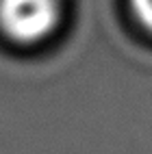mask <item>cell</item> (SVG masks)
Instances as JSON below:
<instances>
[{"label": "cell", "mask_w": 152, "mask_h": 154, "mask_svg": "<svg viewBox=\"0 0 152 154\" xmlns=\"http://www.w3.org/2000/svg\"><path fill=\"white\" fill-rule=\"evenodd\" d=\"M61 17V0H0V30L20 46L46 42L59 28Z\"/></svg>", "instance_id": "cell-1"}, {"label": "cell", "mask_w": 152, "mask_h": 154, "mask_svg": "<svg viewBox=\"0 0 152 154\" xmlns=\"http://www.w3.org/2000/svg\"><path fill=\"white\" fill-rule=\"evenodd\" d=\"M128 7L137 26L152 35V0H128Z\"/></svg>", "instance_id": "cell-2"}]
</instances>
